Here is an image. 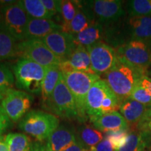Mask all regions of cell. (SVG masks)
I'll use <instances>...</instances> for the list:
<instances>
[{
  "instance_id": "obj_1",
  "label": "cell",
  "mask_w": 151,
  "mask_h": 151,
  "mask_svg": "<svg viewBox=\"0 0 151 151\" xmlns=\"http://www.w3.org/2000/svg\"><path fill=\"white\" fill-rule=\"evenodd\" d=\"M144 73L118 60L113 69L104 74V79L113 93L116 95L120 104L129 98Z\"/></svg>"
},
{
  "instance_id": "obj_2",
  "label": "cell",
  "mask_w": 151,
  "mask_h": 151,
  "mask_svg": "<svg viewBox=\"0 0 151 151\" xmlns=\"http://www.w3.org/2000/svg\"><path fill=\"white\" fill-rule=\"evenodd\" d=\"M62 73L75 99L80 122H86L88 118L86 111L87 95L92 85L99 80L100 76L94 73L78 71H66Z\"/></svg>"
},
{
  "instance_id": "obj_3",
  "label": "cell",
  "mask_w": 151,
  "mask_h": 151,
  "mask_svg": "<svg viewBox=\"0 0 151 151\" xmlns=\"http://www.w3.org/2000/svg\"><path fill=\"white\" fill-rule=\"evenodd\" d=\"M17 88L29 94H40L46 68L31 60L20 58L14 67Z\"/></svg>"
},
{
  "instance_id": "obj_4",
  "label": "cell",
  "mask_w": 151,
  "mask_h": 151,
  "mask_svg": "<svg viewBox=\"0 0 151 151\" xmlns=\"http://www.w3.org/2000/svg\"><path fill=\"white\" fill-rule=\"evenodd\" d=\"M59 119L53 114L41 111H31L20 120L18 127L37 141H43L59 127Z\"/></svg>"
},
{
  "instance_id": "obj_5",
  "label": "cell",
  "mask_w": 151,
  "mask_h": 151,
  "mask_svg": "<svg viewBox=\"0 0 151 151\" xmlns=\"http://www.w3.org/2000/svg\"><path fill=\"white\" fill-rule=\"evenodd\" d=\"M0 28L12 35L18 42L26 38V29L30 18L20 1L4 4L0 8Z\"/></svg>"
},
{
  "instance_id": "obj_6",
  "label": "cell",
  "mask_w": 151,
  "mask_h": 151,
  "mask_svg": "<svg viewBox=\"0 0 151 151\" xmlns=\"http://www.w3.org/2000/svg\"><path fill=\"white\" fill-rule=\"evenodd\" d=\"M17 56L31 60L44 67L58 66L62 60L57 57L42 39H25L18 42Z\"/></svg>"
},
{
  "instance_id": "obj_7",
  "label": "cell",
  "mask_w": 151,
  "mask_h": 151,
  "mask_svg": "<svg viewBox=\"0 0 151 151\" xmlns=\"http://www.w3.org/2000/svg\"><path fill=\"white\" fill-rule=\"evenodd\" d=\"M120 61L135 68L147 76L151 64L150 48L145 42L132 40L116 49Z\"/></svg>"
},
{
  "instance_id": "obj_8",
  "label": "cell",
  "mask_w": 151,
  "mask_h": 151,
  "mask_svg": "<svg viewBox=\"0 0 151 151\" xmlns=\"http://www.w3.org/2000/svg\"><path fill=\"white\" fill-rule=\"evenodd\" d=\"M95 21L104 26L116 23L125 16V11L120 0H93L82 1Z\"/></svg>"
},
{
  "instance_id": "obj_9",
  "label": "cell",
  "mask_w": 151,
  "mask_h": 151,
  "mask_svg": "<svg viewBox=\"0 0 151 151\" xmlns=\"http://www.w3.org/2000/svg\"><path fill=\"white\" fill-rule=\"evenodd\" d=\"M48 102L58 116L63 118L76 119L80 122L75 99L66 84L62 73Z\"/></svg>"
},
{
  "instance_id": "obj_10",
  "label": "cell",
  "mask_w": 151,
  "mask_h": 151,
  "mask_svg": "<svg viewBox=\"0 0 151 151\" xmlns=\"http://www.w3.org/2000/svg\"><path fill=\"white\" fill-rule=\"evenodd\" d=\"M33 100L31 94L11 88L4 94L1 106L9 120L16 122L27 114Z\"/></svg>"
},
{
  "instance_id": "obj_11",
  "label": "cell",
  "mask_w": 151,
  "mask_h": 151,
  "mask_svg": "<svg viewBox=\"0 0 151 151\" xmlns=\"http://www.w3.org/2000/svg\"><path fill=\"white\" fill-rule=\"evenodd\" d=\"M89 52L92 69L97 75H104L114 67L118 61L116 49L100 41L87 48Z\"/></svg>"
},
{
  "instance_id": "obj_12",
  "label": "cell",
  "mask_w": 151,
  "mask_h": 151,
  "mask_svg": "<svg viewBox=\"0 0 151 151\" xmlns=\"http://www.w3.org/2000/svg\"><path fill=\"white\" fill-rule=\"evenodd\" d=\"M113 93L106 82L100 78L92 85L86 101V111L88 118L90 120L101 116V108L106 99Z\"/></svg>"
},
{
  "instance_id": "obj_13",
  "label": "cell",
  "mask_w": 151,
  "mask_h": 151,
  "mask_svg": "<svg viewBox=\"0 0 151 151\" xmlns=\"http://www.w3.org/2000/svg\"><path fill=\"white\" fill-rule=\"evenodd\" d=\"M42 40L48 48L62 61L67 60L77 47L73 35L63 31L52 32Z\"/></svg>"
},
{
  "instance_id": "obj_14",
  "label": "cell",
  "mask_w": 151,
  "mask_h": 151,
  "mask_svg": "<svg viewBox=\"0 0 151 151\" xmlns=\"http://www.w3.org/2000/svg\"><path fill=\"white\" fill-rule=\"evenodd\" d=\"M76 141V131L68 124H61L52 132L46 142L48 151H63Z\"/></svg>"
},
{
  "instance_id": "obj_15",
  "label": "cell",
  "mask_w": 151,
  "mask_h": 151,
  "mask_svg": "<svg viewBox=\"0 0 151 151\" xmlns=\"http://www.w3.org/2000/svg\"><path fill=\"white\" fill-rule=\"evenodd\" d=\"M59 67L62 72L78 71L94 73L92 69L89 52L87 48L81 46H77L70 56L62 62Z\"/></svg>"
},
{
  "instance_id": "obj_16",
  "label": "cell",
  "mask_w": 151,
  "mask_h": 151,
  "mask_svg": "<svg viewBox=\"0 0 151 151\" xmlns=\"http://www.w3.org/2000/svg\"><path fill=\"white\" fill-rule=\"evenodd\" d=\"M126 26L131 41L146 43L151 39V16L129 17Z\"/></svg>"
},
{
  "instance_id": "obj_17",
  "label": "cell",
  "mask_w": 151,
  "mask_h": 151,
  "mask_svg": "<svg viewBox=\"0 0 151 151\" xmlns=\"http://www.w3.org/2000/svg\"><path fill=\"white\" fill-rule=\"evenodd\" d=\"M94 127L100 132L108 133L120 130H129V124L118 111L106 113L90 120Z\"/></svg>"
},
{
  "instance_id": "obj_18",
  "label": "cell",
  "mask_w": 151,
  "mask_h": 151,
  "mask_svg": "<svg viewBox=\"0 0 151 151\" xmlns=\"http://www.w3.org/2000/svg\"><path fill=\"white\" fill-rule=\"evenodd\" d=\"M57 31H62V26L51 19L30 18L26 29L25 39H42Z\"/></svg>"
},
{
  "instance_id": "obj_19",
  "label": "cell",
  "mask_w": 151,
  "mask_h": 151,
  "mask_svg": "<svg viewBox=\"0 0 151 151\" xmlns=\"http://www.w3.org/2000/svg\"><path fill=\"white\" fill-rule=\"evenodd\" d=\"M151 145V132L137 129L129 131L125 143L116 151H147Z\"/></svg>"
},
{
  "instance_id": "obj_20",
  "label": "cell",
  "mask_w": 151,
  "mask_h": 151,
  "mask_svg": "<svg viewBox=\"0 0 151 151\" xmlns=\"http://www.w3.org/2000/svg\"><path fill=\"white\" fill-rule=\"evenodd\" d=\"M104 26L95 21L84 31L73 35V37L77 46L88 48L94 43L102 41L103 39H104Z\"/></svg>"
},
{
  "instance_id": "obj_21",
  "label": "cell",
  "mask_w": 151,
  "mask_h": 151,
  "mask_svg": "<svg viewBox=\"0 0 151 151\" xmlns=\"http://www.w3.org/2000/svg\"><path fill=\"white\" fill-rule=\"evenodd\" d=\"M95 22L90 11L85 6L82 1L79 2L78 12L73 20L68 25L62 27V31L72 35L84 31L90 24Z\"/></svg>"
},
{
  "instance_id": "obj_22",
  "label": "cell",
  "mask_w": 151,
  "mask_h": 151,
  "mask_svg": "<svg viewBox=\"0 0 151 151\" xmlns=\"http://www.w3.org/2000/svg\"><path fill=\"white\" fill-rule=\"evenodd\" d=\"M148 109L147 106L128 98L120 105L119 110L128 124L137 125L143 118Z\"/></svg>"
},
{
  "instance_id": "obj_23",
  "label": "cell",
  "mask_w": 151,
  "mask_h": 151,
  "mask_svg": "<svg viewBox=\"0 0 151 151\" xmlns=\"http://www.w3.org/2000/svg\"><path fill=\"white\" fill-rule=\"evenodd\" d=\"M104 139L101 132L87 124H83L76 131V141L86 148L90 149Z\"/></svg>"
},
{
  "instance_id": "obj_24",
  "label": "cell",
  "mask_w": 151,
  "mask_h": 151,
  "mask_svg": "<svg viewBox=\"0 0 151 151\" xmlns=\"http://www.w3.org/2000/svg\"><path fill=\"white\" fill-rule=\"evenodd\" d=\"M61 75L62 71L58 66H52L46 68V75L43 79L41 90V95L43 101H48L50 99Z\"/></svg>"
},
{
  "instance_id": "obj_25",
  "label": "cell",
  "mask_w": 151,
  "mask_h": 151,
  "mask_svg": "<svg viewBox=\"0 0 151 151\" xmlns=\"http://www.w3.org/2000/svg\"><path fill=\"white\" fill-rule=\"evenodd\" d=\"M18 41L10 34L0 28V60L17 56Z\"/></svg>"
},
{
  "instance_id": "obj_26",
  "label": "cell",
  "mask_w": 151,
  "mask_h": 151,
  "mask_svg": "<svg viewBox=\"0 0 151 151\" xmlns=\"http://www.w3.org/2000/svg\"><path fill=\"white\" fill-rule=\"evenodd\" d=\"M9 151H30L32 146L31 140L22 133H10L5 138Z\"/></svg>"
},
{
  "instance_id": "obj_27",
  "label": "cell",
  "mask_w": 151,
  "mask_h": 151,
  "mask_svg": "<svg viewBox=\"0 0 151 151\" xmlns=\"http://www.w3.org/2000/svg\"><path fill=\"white\" fill-rule=\"evenodd\" d=\"M20 1L24 11L30 18L34 19H51L46 11L42 0H22Z\"/></svg>"
},
{
  "instance_id": "obj_28",
  "label": "cell",
  "mask_w": 151,
  "mask_h": 151,
  "mask_svg": "<svg viewBox=\"0 0 151 151\" xmlns=\"http://www.w3.org/2000/svg\"><path fill=\"white\" fill-rule=\"evenodd\" d=\"M129 17L151 16V0H130L127 2Z\"/></svg>"
},
{
  "instance_id": "obj_29",
  "label": "cell",
  "mask_w": 151,
  "mask_h": 151,
  "mask_svg": "<svg viewBox=\"0 0 151 151\" xmlns=\"http://www.w3.org/2000/svg\"><path fill=\"white\" fill-rule=\"evenodd\" d=\"M78 6L79 1H62L60 15L62 16L63 21L62 27L68 25L72 21L78 12Z\"/></svg>"
},
{
  "instance_id": "obj_30",
  "label": "cell",
  "mask_w": 151,
  "mask_h": 151,
  "mask_svg": "<svg viewBox=\"0 0 151 151\" xmlns=\"http://www.w3.org/2000/svg\"><path fill=\"white\" fill-rule=\"evenodd\" d=\"M15 78L12 71L0 62V92L4 94L14 85Z\"/></svg>"
},
{
  "instance_id": "obj_31",
  "label": "cell",
  "mask_w": 151,
  "mask_h": 151,
  "mask_svg": "<svg viewBox=\"0 0 151 151\" xmlns=\"http://www.w3.org/2000/svg\"><path fill=\"white\" fill-rule=\"evenodd\" d=\"M129 98L148 107L151 106V94L139 83L132 90Z\"/></svg>"
},
{
  "instance_id": "obj_32",
  "label": "cell",
  "mask_w": 151,
  "mask_h": 151,
  "mask_svg": "<svg viewBox=\"0 0 151 151\" xmlns=\"http://www.w3.org/2000/svg\"><path fill=\"white\" fill-rule=\"evenodd\" d=\"M129 130H120L116 132H111L106 133L107 137L113 143L116 150L121 147L125 143Z\"/></svg>"
},
{
  "instance_id": "obj_33",
  "label": "cell",
  "mask_w": 151,
  "mask_h": 151,
  "mask_svg": "<svg viewBox=\"0 0 151 151\" xmlns=\"http://www.w3.org/2000/svg\"><path fill=\"white\" fill-rule=\"evenodd\" d=\"M46 11L51 17H53L61 12L62 1L59 0H42Z\"/></svg>"
},
{
  "instance_id": "obj_34",
  "label": "cell",
  "mask_w": 151,
  "mask_h": 151,
  "mask_svg": "<svg viewBox=\"0 0 151 151\" xmlns=\"http://www.w3.org/2000/svg\"><path fill=\"white\" fill-rule=\"evenodd\" d=\"M90 151H116L113 143L107 137H105L102 141H100L95 146L91 147Z\"/></svg>"
},
{
  "instance_id": "obj_35",
  "label": "cell",
  "mask_w": 151,
  "mask_h": 151,
  "mask_svg": "<svg viewBox=\"0 0 151 151\" xmlns=\"http://www.w3.org/2000/svg\"><path fill=\"white\" fill-rule=\"evenodd\" d=\"M9 124V119L5 114L2 107L0 105V139L3 132L7 129Z\"/></svg>"
},
{
  "instance_id": "obj_36",
  "label": "cell",
  "mask_w": 151,
  "mask_h": 151,
  "mask_svg": "<svg viewBox=\"0 0 151 151\" xmlns=\"http://www.w3.org/2000/svg\"><path fill=\"white\" fill-rule=\"evenodd\" d=\"M136 129L151 132V118H143L136 126Z\"/></svg>"
},
{
  "instance_id": "obj_37",
  "label": "cell",
  "mask_w": 151,
  "mask_h": 151,
  "mask_svg": "<svg viewBox=\"0 0 151 151\" xmlns=\"http://www.w3.org/2000/svg\"><path fill=\"white\" fill-rule=\"evenodd\" d=\"M63 151H90L89 149L86 148L83 145H81L78 141H76L73 144L65 149Z\"/></svg>"
},
{
  "instance_id": "obj_38",
  "label": "cell",
  "mask_w": 151,
  "mask_h": 151,
  "mask_svg": "<svg viewBox=\"0 0 151 151\" xmlns=\"http://www.w3.org/2000/svg\"><path fill=\"white\" fill-rule=\"evenodd\" d=\"M139 83L141 86L148 90L151 94V78L148 76H144L139 81Z\"/></svg>"
},
{
  "instance_id": "obj_39",
  "label": "cell",
  "mask_w": 151,
  "mask_h": 151,
  "mask_svg": "<svg viewBox=\"0 0 151 151\" xmlns=\"http://www.w3.org/2000/svg\"><path fill=\"white\" fill-rule=\"evenodd\" d=\"M30 151H48V150L46 149V146H44L42 145L35 143V144H32Z\"/></svg>"
},
{
  "instance_id": "obj_40",
  "label": "cell",
  "mask_w": 151,
  "mask_h": 151,
  "mask_svg": "<svg viewBox=\"0 0 151 151\" xmlns=\"http://www.w3.org/2000/svg\"><path fill=\"white\" fill-rule=\"evenodd\" d=\"M0 151H9L8 147L5 142L0 141Z\"/></svg>"
},
{
  "instance_id": "obj_41",
  "label": "cell",
  "mask_w": 151,
  "mask_h": 151,
  "mask_svg": "<svg viewBox=\"0 0 151 151\" xmlns=\"http://www.w3.org/2000/svg\"><path fill=\"white\" fill-rule=\"evenodd\" d=\"M143 118H151V106L149 107L148 111H146V114H145Z\"/></svg>"
},
{
  "instance_id": "obj_42",
  "label": "cell",
  "mask_w": 151,
  "mask_h": 151,
  "mask_svg": "<svg viewBox=\"0 0 151 151\" xmlns=\"http://www.w3.org/2000/svg\"><path fill=\"white\" fill-rule=\"evenodd\" d=\"M146 44L149 46V48H150V47H151V39H150V40H149L148 42L146 43Z\"/></svg>"
},
{
  "instance_id": "obj_43",
  "label": "cell",
  "mask_w": 151,
  "mask_h": 151,
  "mask_svg": "<svg viewBox=\"0 0 151 151\" xmlns=\"http://www.w3.org/2000/svg\"><path fill=\"white\" fill-rule=\"evenodd\" d=\"M147 76H148V77H150V78H151V71H148V73H147Z\"/></svg>"
},
{
  "instance_id": "obj_44",
  "label": "cell",
  "mask_w": 151,
  "mask_h": 151,
  "mask_svg": "<svg viewBox=\"0 0 151 151\" xmlns=\"http://www.w3.org/2000/svg\"><path fill=\"white\" fill-rule=\"evenodd\" d=\"M3 99V95H2V93L0 92V99Z\"/></svg>"
},
{
  "instance_id": "obj_45",
  "label": "cell",
  "mask_w": 151,
  "mask_h": 151,
  "mask_svg": "<svg viewBox=\"0 0 151 151\" xmlns=\"http://www.w3.org/2000/svg\"><path fill=\"white\" fill-rule=\"evenodd\" d=\"M1 13H0V23H1Z\"/></svg>"
},
{
  "instance_id": "obj_46",
  "label": "cell",
  "mask_w": 151,
  "mask_h": 151,
  "mask_svg": "<svg viewBox=\"0 0 151 151\" xmlns=\"http://www.w3.org/2000/svg\"><path fill=\"white\" fill-rule=\"evenodd\" d=\"M147 151H151V147H150V148H148V150H147Z\"/></svg>"
}]
</instances>
